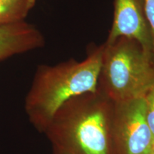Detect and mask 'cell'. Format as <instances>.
I'll return each instance as SVG.
<instances>
[{"label":"cell","instance_id":"6da1fadb","mask_svg":"<svg viewBox=\"0 0 154 154\" xmlns=\"http://www.w3.org/2000/svg\"><path fill=\"white\" fill-rule=\"evenodd\" d=\"M113 106L97 88L66 101L44 133L53 154H113Z\"/></svg>","mask_w":154,"mask_h":154},{"label":"cell","instance_id":"7a4b0ae2","mask_svg":"<svg viewBox=\"0 0 154 154\" xmlns=\"http://www.w3.org/2000/svg\"><path fill=\"white\" fill-rule=\"evenodd\" d=\"M104 45L91 46L83 61L69 59L38 67L25 99L29 121L44 133L58 109L74 96L96 90Z\"/></svg>","mask_w":154,"mask_h":154},{"label":"cell","instance_id":"3957f363","mask_svg":"<svg viewBox=\"0 0 154 154\" xmlns=\"http://www.w3.org/2000/svg\"><path fill=\"white\" fill-rule=\"evenodd\" d=\"M103 45L96 88L113 102L143 97L154 84V53L125 36Z\"/></svg>","mask_w":154,"mask_h":154},{"label":"cell","instance_id":"277c9868","mask_svg":"<svg viewBox=\"0 0 154 154\" xmlns=\"http://www.w3.org/2000/svg\"><path fill=\"white\" fill-rule=\"evenodd\" d=\"M113 154H151L154 137L148 124L143 97L114 102Z\"/></svg>","mask_w":154,"mask_h":154},{"label":"cell","instance_id":"5b68a950","mask_svg":"<svg viewBox=\"0 0 154 154\" xmlns=\"http://www.w3.org/2000/svg\"><path fill=\"white\" fill-rule=\"evenodd\" d=\"M113 18L106 44L121 36L134 38L147 52L154 53V41L141 0H114Z\"/></svg>","mask_w":154,"mask_h":154},{"label":"cell","instance_id":"8992f818","mask_svg":"<svg viewBox=\"0 0 154 154\" xmlns=\"http://www.w3.org/2000/svg\"><path fill=\"white\" fill-rule=\"evenodd\" d=\"M44 42L38 29L22 21L0 24V61L41 47Z\"/></svg>","mask_w":154,"mask_h":154},{"label":"cell","instance_id":"52a82bcc","mask_svg":"<svg viewBox=\"0 0 154 154\" xmlns=\"http://www.w3.org/2000/svg\"><path fill=\"white\" fill-rule=\"evenodd\" d=\"M36 0H0V24L20 22Z\"/></svg>","mask_w":154,"mask_h":154},{"label":"cell","instance_id":"ba28073f","mask_svg":"<svg viewBox=\"0 0 154 154\" xmlns=\"http://www.w3.org/2000/svg\"><path fill=\"white\" fill-rule=\"evenodd\" d=\"M146 101V114L148 124L154 137V84L144 96Z\"/></svg>","mask_w":154,"mask_h":154},{"label":"cell","instance_id":"9c48e42d","mask_svg":"<svg viewBox=\"0 0 154 154\" xmlns=\"http://www.w3.org/2000/svg\"><path fill=\"white\" fill-rule=\"evenodd\" d=\"M141 2L154 41V0H141Z\"/></svg>","mask_w":154,"mask_h":154},{"label":"cell","instance_id":"30bf717a","mask_svg":"<svg viewBox=\"0 0 154 154\" xmlns=\"http://www.w3.org/2000/svg\"><path fill=\"white\" fill-rule=\"evenodd\" d=\"M151 154H154V144H153V149H152V151L151 152Z\"/></svg>","mask_w":154,"mask_h":154}]
</instances>
